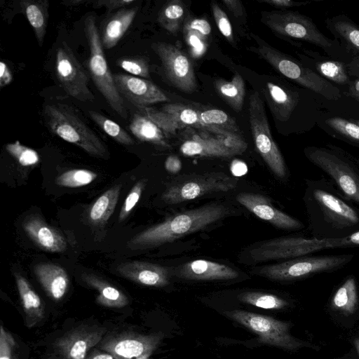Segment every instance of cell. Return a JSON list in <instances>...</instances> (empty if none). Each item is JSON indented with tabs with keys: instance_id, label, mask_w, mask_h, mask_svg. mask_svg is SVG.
I'll return each mask as SVG.
<instances>
[{
	"instance_id": "cell-55",
	"label": "cell",
	"mask_w": 359,
	"mask_h": 359,
	"mask_svg": "<svg viewBox=\"0 0 359 359\" xmlns=\"http://www.w3.org/2000/svg\"><path fill=\"white\" fill-rule=\"evenodd\" d=\"M86 2V1H83V0H73V1H62V4L66 6H76V5H79L81 4H84Z\"/></svg>"
},
{
	"instance_id": "cell-9",
	"label": "cell",
	"mask_w": 359,
	"mask_h": 359,
	"mask_svg": "<svg viewBox=\"0 0 359 359\" xmlns=\"http://www.w3.org/2000/svg\"><path fill=\"white\" fill-rule=\"evenodd\" d=\"M95 22L93 15L87 16L84 21L85 33L90 50L87 67L95 86L110 107L121 118H126L127 112L123 100L108 67Z\"/></svg>"
},
{
	"instance_id": "cell-11",
	"label": "cell",
	"mask_w": 359,
	"mask_h": 359,
	"mask_svg": "<svg viewBox=\"0 0 359 359\" xmlns=\"http://www.w3.org/2000/svg\"><path fill=\"white\" fill-rule=\"evenodd\" d=\"M249 122L255 148L273 173L280 179L287 176L285 159L270 131L264 105L258 92L249 100Z\"/></svg>"
},
{
	"instance_id": "cell-32",
	"label": "cell",
	"mask_w": 359,
	"mask_h": 359,
	"mask_svg": "<svg viewBox=\"0 0 359 359\" xmlns=\"http://www.w3.org/2000/svg\"><path fill=\"white\" fill-rule=\"evenodd\" d=\"M164 112L167 113L179 130L187 126H191L203 130L201 122L199 110L182 104H168L163 107Z\"/></svg>"
},
{
	"instance_id": "cell-43",
	"label": "cell",
	"mask_w": 359,
	"mask_h": 359,
	"mask_svg": "<svg viewBox=\"0 0 359 359\" xmlns=\"http://www.w3.org/2000/svg\"><path fill=\"white\" fill-rule=\"evenodd\" d=\"M184 34L191 55L196 58L201 57L207 49L205 37L195 31L187 29H184Z\"/></svg>"
},
{
	"instance_id": "cell-35",
	"label": "cell",
	"mask_w": 359,
	"mask_h": 359,
	"mask_svg": "<svg viewBox=\"0 0 359 359\" xmlns=\"http://www.w3.org/2000/svg\"><path fill=\"white\" fill-rule=\"evenodd\" d=\"M238 299L245 303L264 309L279 310L287 306L288 302L273 294L245 292L238 296Z\"/></svg>"
},
{
	"instance_id": "cell-4",
	"label": "cell",
	"mask_w": 359,
	"mask_h": 359,
	"mask_svg": "<svg viewBox=\"0 0 359 359\" xmlns=\"http://www.w3.org/2000/svg\"><path fill=\"white\" fill-rule=\"evenodd\" d=\"M261 22L276 35L302 48L303 43L321 49L325 55L351 63L352 57L339 43L323 34L313 20L298 11L279 10L263 11Z\"/></svg>"
},
{
	"instance_id": "cell-33",
	"label": "cell",
	"mask_w": 359,
	"mask_h": 359,
	"mask_svg": "<svg viewBox=\"0 0 359 359\" xmlns=\"http://www.w3.org/2000/svg\"><path fill=\"white\" fill-rule=\"evenodd\" d=\"M184 6L179 0L168 2L160 11L158 16L159 24L172 34L177 33L184 16Z\"/></svg>"
},
{
	"instance_id": "cell-45",
	"label": "cell",
	"mask_w": 359,
	"mask_h": 359,
	"mask_svg": "<svg viewBox=\"0 0 359 359\" xmlns=\"http://www.w3.org/2000/svg\"><path fill=\"white\" fill-rule=\"evenodd\" d=\"M134 0H100L93 2V6L95 8L104 7L109 11L131 5Z\"/></svg>"
},
{
	"instance_id": "cell-42",
	"label": "cell",
	"mask_w": 359,
	"mask_h": 359,
	"mask_svg": "<svg viewBox=\"0 0 359 359\" xmlns=\"http://www.w3.org/2000/svg\"><path fill=\"white\" fill-rule=\"evenodd\" d=\"M211 8L214 20L221 34L230 42H233L232 27L226 14L215 1H212Z\"/></svg>"
},
{
	"instance_id": "cell-24",
	"label": "cell",
	"mask_w": 359,
	"mask_h": 359,
	"mask_svg": "<svg viewBox=\"0 0 359 359\" xmlns=\"http://www.w3.org/2000/svg\"><path fill=\"white\" fill-rule=\"evenodd\" d=\"M211 134L205 133L194 135L181 144L180 148L181 153L188 156L228 158L233 156L222 146L215 134Z\"/></svg>"
},
{
	"instance_id": "cell-37",
	"label": "cell",
	"mask_w": 359,
	"mask_h": 359,
	"mask_svg": "<svg viewBox=\"0 0 359 359\" xmlns=\"http://www.w3.org/2000/svg\"><path fill=\"white\" fill-rule=\"evenodd\" d=\"M7 152L23 166H32L40 161L38 153L28 147L22 144L18 140L5 146Z\"/></svg>"
},
{
	"instance_id": "cell-40",
	"label": "cell",
	"mask_w": 359,
	"mask_h": 359,
	"mask_svg": "<svg viewBox=\"0 0 359 359\" xmlns=\"http://www.w3.org/2000/svg\"><path fill=\"white\" fill-rule=\"evenodd\" d=\"M151 348L152 346H145L142 341L126 339L118 343L114 351L118 355L126 358H132L143 355L145 351H149Z\"/></svg>"
},
{
	"instance_id": "cell-56",
	"label": "cell",
	"mask_w": 359,
	"mask_h": 359,
	"mask_svg": "<svg viewBox=\"0 0 359 359\" xmlns=\"http://www.w3.org/2000/svg\"><path fill=\"white\" fill-rule=\"evenodd\" d=\"M93 359H113V358L108 354H100L96 355Z\"/></svg>"
},
{
	"instance_id": "cell-34",
	"label": "cell",
	"mask_w": 359,
	"mask_h": 359,
	"mask_svg": "<svg viewBox=\"0 0 359 359\" xmlns=\"http://www.w3.org/2000/svg\"><path fill=\"white\" fill-rule=\"evenodd\" d=\"M88 113L92 120L116 142L126 146L135 144L131 136L118 123L97 111L90 110Z\"/></svg>"
},
{
	"instance_id": "cell-46",
	"label": "cell",
	"mask_w": 359,
	"mask_h": 359,
	"mask_svg": "<svg viewBox=\"0 0 359 359\" xmlns=\"http://www.w3.org/2000/svg\"><path fill=\"white\" fill-rule=\"evenodd\" d=\"M260 3L268 4L271 6L287 8L292 7H300L305 6L308 4H311L313 1H294L292 0H257Z\"/></svg>"
},
{
	"instance_id": "cell-18",
	"label": "cell",
	"mask_w": 359,
	"mask_h": 359,
	"mask_svg": "<svg viewBox=\"0 0 359 359\" xmlns=\"http://www.w3.org/2000/svg\"><path fill=\"white\" fill-rule=\"evenodd\" d=\"M175 274L183 279L192 280H231L238 276L230 266L205 259H196L179 266Z\"/></svg>"
},
{
	"instance_id": "cell-50",
	"label": "cell",
	"mask_w": 359,
	"mask_h": 359,
	"mask_svg": "<svg viewBox=\"0 0 359 359\" xmlns=\"http://www.w3.org/2000/svg\"><path fill=\"white\" fill-rule=\"evenodd\" d=\"M12 80L13 76L8 65L1 61L0 62V87L9 85Z\"/></svg>"
},
{
	"instance_id": "cell-57",
	"label": "cell",
	"mask_w": 359,
	"mask_h": 359,
	"mask_svg": "<svg viewBox=\"0 0 359 359\" xmlns=\"http://www.w3.org/2000/svg\"><path fill=\"white\" fill-rule=\"evenodd\" d=\"M351 119L358 126H359V118L350 117Z\"/></svg>"
},
{
	"instance_id": "cell-6",
	"label": "cell",
	"mask_w": 359,
	"mask_h": 359,
	"mask_svg": "<svg viewBox=\"0 0 359 359\" xmlns=\"http://www.w3.org/2000/svg\"><path fill=\"white\" fill-rule=\"evenodd\" d=\"M43 114L50 131L65 141L74 144L88 154L107 158L109 152L104 142L66 104H47Z\"/></svg>"
},
{
	"instance_id": "cell-2",
	"label": "cell",
	"mask_w": 359,
	"mask_h": 359,
	"mask_svg": "<svg viewBox=\"0 0 359 359\" xmlns=\"http://www.w3.org/2000/svg\"><path fill=\"white\" fill-rule=\"evenodd\" d=\"M251 36L257 46L250 47V51L264 59L285 78L316 94L325 102L326 110L345 116L359 118V109L337 87L299 60L272 47L257 35L252 33Z\"/></svg>"
},
{
	"instance_id": "cell-38",
	"label": "cell",
	"mask_w": 359,
	"mask_h": 359,
	"mask_svg": "<svg viewBox=\"0 0 359 359\" xmlns=\"http://www.w3.org/2000/svg\"><path fill=\"white\" fill-rule=\"evenodd\" d=\"M15 277L25 308L28 310L39 308L41 306V299L29 282L19 273H15Z\"/></svg>"
},
{
	"instance_id": "cell-8",
	"label": "cell",
	"mask_w": 359,
	"mask_h": 359,
	"mask_svg": "<svg viewBox=\"0 0 359 359\" xmlns=\"http://www.w3.org/2000/svg\"><path fill=\"white\" fill-rule=\"evenodd\" d=\"M223 314L258 336L259 342L296 352L303 348H319L291 334L292 324L259 313L243 310L224 311Z\"/></svg>"
},
{
	"instance_id": "cell-51",
	"label": "cell",
	"mask_w": 359,
	"mask_h": 359,
	"mask_svg": "<svg viewBox=\"0 0 359 359\" xmlns=\"http://www.w3.org/2000/svg\"><path fill=\"white\" fill-rule=\"evenodd\" d=\"M165 168L168 172L176 173L181 170L182 163L177 156L171 155L166 158Z\"/></svg>"
},
{
	"instance_id": "cell-36",
	"label": "cell",
	"mask_w": 359,
	"mask_h": 359,
	"mask_svg": "<svg viewBox=\"0 0 359 359\" xmlns=\"http://www.w3.org/2000/svg\"><path fill=\"white\" fill-rule=\"evenodd\" d=\"M97 174L86 169H72L60 175L55 180L56 184L69 188L80 187L90 184Z\"/></svg>"
},
{
	"instance_id": "cell-3",
	"label": "cell",
	"mask_w": 359,
	"mask_h": 359,
	"mask_svg": "<svg viewBox=\"0 0 359 359\" xmlns=\"http://www.w3.org/2000/svg\"><path fill=\"white\" fill-rule=\"evenodd\" d=\"M222 204L210 203L170 217L133 237L128 243L132 250L158 246L201 230L227 215Z\"/></svg>"
},
{
	"instance_id": "cell-54",
	"label": "cell",
	"mask_w": 359,
	"mask_h": 359,
	"mask_svg": "<svg viewBox=\"0 0 359 359\" xmlns=\"http://www.w3.org/2000/svg\"><path fill=\"white\" fill-rule=\"evenodd\" d=\"M351 341V343L353 345V348L359 358V334L358 335L354 336L352 338Z\"/></svg>"
},
{
	"instance_id": "cell-49",
	"label": "cell",
	"mask_w": 359,
	"mask_h": 359,
	"mask_svg": "<svg viewBox=\"0 0 359 359\" xmlns=\"http://www.w3.org/2000/svg\"><path fill=\"white\" fill-rule=\"evenodd\" d=\"M86 353V344L84 341H77L70 351L73 359H83Z\"/></svg>"
},
{
	"instance_id": "cell-27",
	"label": "cell",
	"mask_w": 359,
	"mask_h": 359,
	"mask_svg": "<svg viewBox=\"0 0 359 359\" xmlns=\"http://www.w3.org/2000/svg\"><path fill=\"white\" fill-rule=\"evenodd\" d=\"M20 7L30 24L37 42L42 46L46 34L49 3L46 0H23Z\"/></svg>"
},
{
	"instance_id": "cell-39",
	"label": "cell",
	"mask_w": 359,
	"mask_h": 359,
	"mask_svg": "<svg viewBox=\"0 0 359 359\" xmlns=\"http://www.w3.org/2000/svg\"><path fill=\"white\" fill-rule=\"evenodd\" d=\"M118 65L126 72L140 78H150L147 62L142 57H121L117 60Z\"/></svg>"
},
{
	"instance_id": "cell-19",
	"label": "cell",
	"mask_w": 359,
	"mask_h": 359,
	"mask_svg": "<svg viewBox=\"0 0 359 359\" xmlns=\"http://www.w3.org/2000/svg\"><path fill=\"white\" fill-rule=\"evenodd\" d=\"M327 29L359 67V25L345 14L326 18Z\"/></svg>"
},
{
	"instance_id": "cell-20",
	"label": "cell",
	"mask_w": 359,
	"mask_h": 359,
	"mask_svg": "<svg viewBox=\"0 0 359 359\" xmlns=\"http://www.w3.org/2000/svg\"><path fill=\"white\" fill-rule=\"evenodd\" d=\"M22 227L33 242L44 251L62 252L67 249L63 235L38 216L27 218Z\"/></svg>"
},
{
	"instance_id": "cell-47",
	"label": "cell",
	"mask_w": 359,
	"mask_h": 359,
	"mask_svg": "<svg viewBox=\"0 0 359 359\" xmlns=\"http://www.w3.org/2000/svg\"><path fill=\"white\" fill-rule=\"evenodd\" d=\"M345 96L359 109V73L353 78Z\"/></svg>"
},
{
	"instance_id": "cell-21",
	"label": "cell",
	"mask_w": 359,
	"mask_h": 359,
	"mask_svg": "<svg viewBox=\"0 0 359 359\" xmlns=\"http://www.w3.org/2000/svg\"><path fill=\"white\" fill-rule=\"evenodd\" d=\"M116 269L123 276L145 285L161 287L169 283L167 269L158 264L135 260L121 263Z\"/></svg>"
},
{
	"instance_id": "cell-48",
	"label": "cell",
	"mask_w": 359,
	"mask_h": 359,
	"mask_svg": "<svg viewBox=\"0 0 359 359\" xmlns=\"http://www.w3.org/2000/svg\"><path fill=\"white\" fill-rule=\"evenodd\" d=\"M224 5L237 18L244 13V8L239 0H223Z\"/></svg>"
},
{
	"instance_id": "cell-41",
	"label": "cell",
	"mask_w": 359,
	"mask_h": 359,
	"mask_svg": "<svg viewBox=\"0 0 359 359\" xmlns=\"http://www.w3.org/2000/svg\"><path fill=\"white\" fill-rule=\"evenodd\" d=\"M146 182V180H140L133 187L121 209L119 222L123 221L138 203L145 187Z\"/></svg>"
},
{
	"instance_id": "cell-31",
	"label": "cell",
	"mask_w": 359,
	"mask_h": 359,
	"mask_svg": "<svg viewBox=\"0 0 359 359\" xmlns=\"http://www.w3.org/2000/svg\"><path fill=\"white\" fill-rule=\"evenodd\" d=\"M121 186L117 184L104 192L91 206L88 218L95 225L105 224L114 211Z\"/></svg>"
},
{
	"instance_id": "cell-30",
	"label": "cell",
	"mask_w": 359,
	"mask_h": 359,
	"mask_svg": "<svg viewBox=\"0 0 359 359\" xmlns=\"http://www.w3.org/2000/svg\"><path fill=\"white\" fill-rule=\"evenodd\" d=\"M214 86L217 93L233 110L237 112L241 111L245 95V86L239 74H235L230 81L216 79Z\"/></svg>"
},
{
	"instance_id": "cell-22",
	"label": "cell",
	"mask_w": 359,
	"mask_h": 359,
	"mask_svg": "<svg viewBox=\"0 0 359 359\" xmlns=\"http://www.w3.org/2000/svg\"><path fill=\"white\" fill-rule=\"evenodd\" d=\"M317 126L329 136L359 149V126L349 116L324 110Z\"/></svg>"
},
{
	"instance_id": "cell-14",
	"label": "cell",
	"mask_w": 359,
	"mask_h": 359,
	"mask_svg": "<svg viewBox=\"0 0 359 359\" xmlns=\"http://www.w3.org/2000/svg\"><path fill=\"white\" fill-rule=\"evenodd\" d=\"M161 60L165 74L171 83L185 93L197 88L194 66L189 58L175 46L158 42L151 46Z\"/></svg>"
},
{
	"instance_id": "cell-12",
	"label": "cell",
	"mask_w": 359,
	"mask_h": 359,
	"mask_svg": "<svg viewBox=\"0 0 359 359\" xmlns=\"http://www.w3.org/2000/svg\"><path fill=\"white\" fill-rule=\"evenodd\" d=\"M237 180L224 173H208L187 176L174 182L162 195L168 204H178L196 199L207 194L234 189Z\"/></svg>"
},
{
	"instance_id": "cell-10",
	"label": "cell",
	"mask_w": 359,
	"mask_h": 359,
	"mask_svg": "<svg viewBox=\"0 0 359 359\" xmlns=\"http://www.w3.org/2000/svg\"><path fill=\"white\" fill-rule=\"evenodd\" d=\"M353 257V254L306 255L264 266L256 273L274 280L293 281L337 271L349 264Z\"/></svg>"
},
{
	"instance_id": "cell-28",
	"label": "cell",
	"mask_w": 359,
	"mask_h": 359,
	"mask_svg": "<svg viewBox=\"0 0 359 359\" xmlns=\"http://www.w3.org/2000/svg\"><path fill=\"white\" fill-rule=\"evenodd\" d=\"M203 130L213 134L238 133L239 127L226 112L217 109L199 110Z\"/></svg>"
},
{
	"instance_id": "cell-58",
	"label": "cell",
	"mask_w": 359,
	"mask_h": 359,
	"mask_svg": "<svg viewBox=\"0 0 359 359\" xmlns=\"http://www.w3.org/2000/svg\"><path fill=\"white\" fill-rule=\"evenodd\" d=\"M0 359H10L9 356H1Z\"/></svg>"
},
{
	"instance_id": "cell-5",
	"label": "cell",
	"mask_w": 359,
	"mask_h": 359,
	"mask_svg": "<svg viewBox=\"0 0 359 359\" xmlns=\"http://www.w3.org/2000/svg\"><path fill=\"white\" fill-rule=\"evenodd\" d=\"M304 154L330 177L346 198L359 207V158L330 143L307 146Z\"/></svg>"
},
{
	"instance_id": "cell-1",
	"label": "cell",
	"mask_w": 359,
	"mask_h": 359,
	"mask_svg": "<svg viewBox=\"0 0 359 359\" xmlns=\"http://www.w3.org/2000/svg\"><path fill=\"white\" fill-rule=\"evenodd\" d=\"M303 200L313 238L337 239L359 231V207L346 198L331 180H306Z\"/></svg>"
},
{
	"instance_id": "cell-13",
	"label": "cell",
	"mask_w": 359,
	"mask_h": 359,
	"mask_svg": "<svg viewBox=\"0 0 359 359\" xmlns=\"http://www.w3.org/2000/svg\"><path fill=\"white\" fill-rule=\"evenodd\" d=\"M55 74L69 96L81 102L94 101L95 96L88 87L87 74L65 41L57 49Z\"/></svg>"
},
{
	"instance_id": "cell-23",
	"label": "cell",
	"mask_w": 359,
	"mask_h": 359,
	"mask_svg": "<svg viewBox=\"0 0 359 359\" xmlns=\"http://www.w3.org/2000/svg\"><path fill=\"white\" fill-rule=\"evenodd\" d=\"M137 10V7L122 8L107 19L101 37L103 48L109 50L116 46L133 23Z\"/></svg>"
},
{
	"instance_id": "cell-16",
	"label": "cell",
	"mask_w": 359,
	"mask_h": 359,
	"mask_svg": "<svg viewBox=\"0 0 359 359\" xmlns=\"http://www.w3.org/2000/svg\"><path fill=\"white\" fill-rule=\"evenodd\" d=\"M118 91L137 107L166 102V95L151 81L123 74H113Z\"/></svg>"
},
{
	"instance_id": "cell-15",
	"label": "cell",
	"mask_w": 359,
	"mask_h": 359,
	"mask_svg": "<svg viewBox=\"0 0 359 359\" xmlns=\"http://www.w3.org/2000/svg\"><path fill=\"white\" fill-rule=\"evenodd\" d=\"M301 49L297 53L299 60L337 87L345 95L354 78L351 63L330 57L315 50L302 47Z\"/></svg>"
},
{
	"instance_id": "cell-25",
	"label": "cell",
	"mask_w": 359,
	"mask_h": 359,
	"mask_svg": "<svg viewBox=\"0 0 359 359\" xmlns=\"http://www.w3.org/2000/svg\"><path fill=\"white\" fill-rule=\"evenodd\" d=\"M34 272L54 299H59L63 297L69 284V278L62 266L53 263H41L36 265Z\"/></svg>"
},
{
	"instance_id": "cell-26",
	"label": "cell",
	"mask_w": 359,
	"mask_h": 359,
	"mask_svg": "<svg viewBox=\"0 0 359 359\" xmlns=\"http://www.w3.org/2000/svg\"><path fill=\"white\" fill-rule=\"evenodd\" d=\"M330 306L345 316H352L359 308V292L353 275L348 276L333 293Z\"/></svg>"
},
{
	"instance_id": "cell-53",
	"label": "cell",
	"mask_w": 359,
	"mask_h": 359,
	"mask_svg": "<svg viewBox=\"0 0 359 359\" xmlns=\"http://www.w3.org/2000/svg\"><path fill=\"white\" fill-rule=\"evenodd\" d=\"M332 359H359V358L356 352L355 351L354 348H352L348 352L344 353V355Z\"/></svg>"
},
{
	"instance_id": "cell-7",
	"label": "cell",
	"mask_w": 359,
	"mask_h": 359,
	"mask_svg": "<svg viewBox=\"0 0 359 359\" xmlns=\"http://www.w3.org/2000/svg\"><path fill=\"white\" fill-rule=\"evenodd\" d=\"M355 247H359V231L337 239L306 238L299 236L276 238L257 245L254 254L257 262H264L294 259L330 248Z\"/></svg>"
},
{
	"instance_id": "cell-44",
	"label": "cell",
	"mask_w": 359,
	"mask_h": 359,
	"mask_svg": "<svg viewBox=\"0 0 359 359\" xmlns=\"http://www.w3.org/2000/svg\"><path fill=\"white\" fill-rule=\"evenodd\" d=\"M184 29L195 31L204 37L209 36L212 30L209 22L203 18H195L185 22Z\"/></svg>"
},
{
	"instance_id": "cell-17",
	"label": "cell",
	"mask_w": 359,
	"mask_h": 359,
	"mask_svg": "<svg viewBox=\"0 0 359 359\" xmlns=\"http://www.w3.org/2000/svg\"><path fill=\"white\" fill-rule=\"evenodd\" d=\"M236 200L257 217L271 223L276 228L297 231L305 227L301 221L276 208L270 201L262 195L243 192L236 196Z\"/></svg>"
},
{
	"instance_id": "cell-52",
	"label": "cell",
	"mask_w": 359,
	"mask_h": 359,
	"mask_svg": "<svg viewBox=\"0 0 359 359\" xmlns=\"http://www.w3.org/2000/svg\"><path fill=\"white\" fill-rule=\"evenodd\" d=\"M231 172L235 177H241L248 172L247 165L242 161L235 159L231 164Z\"/></svg>"
},
{
	"instance_id": "cell-29",
	"label": "cell",
	"mask_w": 359,
	"mask_h": 359,
	"mask_svg": "<svg viewBox=\"0 0 359 359\" xmlns=\"http://www.w3.org/2000/svg\"><path fill=\"white\" fill-rule=\"evenodd\" d=\"M129 129L132 134L142 142L163 147H169L163 131L150 118L140 114H135Z\"/></svg>"
}]
</instances>
